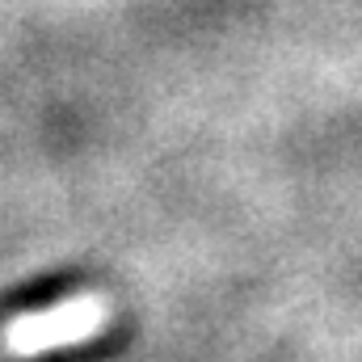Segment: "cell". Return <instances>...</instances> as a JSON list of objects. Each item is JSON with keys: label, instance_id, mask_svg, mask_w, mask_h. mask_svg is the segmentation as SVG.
<instances>
[{"label": "cell", "instance_id": "1", "mask_svg": "<svg viewBox=\"0 0 362 362\" xmlns=\"http://www.w3.org/2000/svg\"><path fill=\"white\" fill-rule=\"evenodd\" d=\"M105 316H110L105 299L76 295V299H68L59 308L34 312V316H17L4 329V346H8V354H42V350H55V346H72V341L93 337L105 325Z\"/></svg>", "mask_w": 362, "mask_h": 362}]
</instances>
